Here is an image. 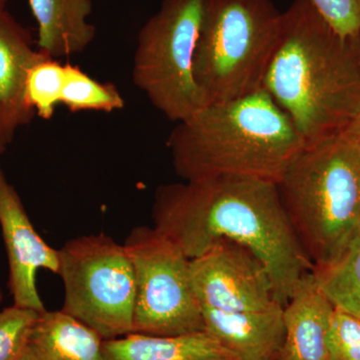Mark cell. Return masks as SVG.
Here are the masks:
<instances>
[{
    "instance_id": "1",
    "label": "cell",
    "mask_w": 360,
    "mask_h": 360,
    "mask_svg": "<svg viewBox=\"0 0 360 360\" xmlns=\"http://www.w3.org/2000/svg\"><path fill=\"white\" fill-rule=\"evenodd\" d=\"M151 217L153 229L189 259L221 239L245 245L269 270L281 307L314 267L286 217L276 182L220 175L163 184L156 189Z\"/></svg>"
},
{
    "instance_id": "2",
    "label": "cell",
    "mask_w": 360,
    "mask_h": 360,
    "mask_svg": "<svg viewBox=\"0 0 360 360\" xmlns=\"http://www.w3.org/2000/svg\"><path fill=\"white\" fill-rule=\"evenodd\" d=\"M262 89L307 144L345 131L360 115V37H340L310 0H295Z\"/></svg>"
},
{
    "instance_id": "3",
    "label": "cell",
    "mask_w": 360,
    "mask_h": 360,
    "mask_svg": "<svg viewBox=\"0 0 360 360\" xmlns=\"http://www.w3.org/2000/svg\"><path fill=\"white\" fill-rule=\"evenodd\" d=\"M167 143L175 172L184 180L233 175L276 184L307 146L264 89L207 104L177 122Z\"/></svg>"
},
{
    "instance_id": "4",
    "label": "cell",
    "mask_w": 360,
    "mask_h": 360,
    "mask_svg": "<svg viewBox=\"0 0 360 360\" xmlns=\"http://www.w3.org/2000/svg\"><path fill=\"white\" fill-rule=\"evenodd\" d=\"M276 186L314 267L330 264L359 236L360 144L352 135L343 131L307 144Z\"/></svg>"
},
{
    "instance_id": "5",
    "label": "cell",
    "mask_w": 360,
    "mask_h": 360,
    "mask_svg": "<svg viewBox=\"0 0 360 360\" xmlns=\"http://www.w3.org/2000/svg\"><path fill=\"white\" fill-rule=\"evenodd\" d=\"M281 23L270 0H206L193 59L206 105L262 89Z\"/></svg>"
},
{
    "instance_id": "6",
    "label": "cell",
    "mask_w": 360,
    "mask_h": 360,
    "mask_svg": "<svg viewBox=\"0 0 360 360\" xmlns=\"http://www.w3.org/2000/svg\"><path fill=\"white\" fill-rule=\"evenodd\" d=\"M206 0H163L137 37L132 80L167 120L180 122L206 105L193 75Z\"/></svg>"
},
{
    "instance_id": "7",
    "label": "cell",
    "mask_w": 360,
    "mask_h": 360,
    "mask_svg": "<svg viewBox=\"0 0 360 360\" xmlns=\"http://www.w3.org/2000/svg\"><path fill=\"white\" fill-rule=\"evenodd\" d=\"M59 252L63 311L103 340L134 333L135 277L124 245L106 234L70 239Z\"/></svg>"
},
{
    "instance_id": "8",
    "label": "cell",
    "mask_w": 360,
    "mask_h": 360,
    "mask_svg": "<svg viewBox=\"0 0 360 360\" xmlns=\"http://www.w3.org/2000/svg\"><path fill=\"white\" fill-rule=\"evenodd\" d=\"M123 245L134 270L132 333L175 336L205 330L191 288V259L153 227H134Z\"/></svg>"
},
{
    "instance_id": "9",
    "label": "cell",
    "mask_w": 360,
    "mask_h": 360,
    "mask_svg": "<svg viewBox=\"0 0 360 360\" xmlns=\"http://www.w3.org/2000/svg\"><path fill=\"white\" fill-rule=\"evenodd\" d=\"M189 274L201 309L259 311L279 304L264 262L236 241L221 239L191 259Z\"/></svg>"
},
{
    "instance_id": "10",
    "label": "cell",
    "mask_w": 360,
    "mask_h": 360,
    "mask_svg": "<svg viewBox=\"0 0 360 360\" xmlns=\"http://www.w3.org/2000/svg\"><path fill=\"white\" fill-rule=\"evenodd\" d=\"M0 226L9 264L8 288L13 304L44 311L37 288V272L59 274V252L45 243L28 217L18 191L0 167Z\"/></svg>"
},
{
    "instance_id": "11",
    "label": "cell",
    "mask_w": 360,
    "mask_h": 360,
    "mask_svg": "<svg viewBox=\"0 0 360 360\" xmlns=\"http://www.w3.org/2000/svg\"><path fill=\"white\" fill-rule=\"evenodd\" d=\"M47 56L33 47L32 33L6 9L0 11V127L9 134L32 122L25 101L28 71Z\"/></svg>"
},
{
    "instance_id": "12",
    "label": "cell",
    "mask_w": 360,
    "mask_h": 360,
    "mask_svg": "<svg viewBox=\"0 0 360 360\" xmlns=\"http://www.w3.org/2000/svg\"><path fill=\"white\" fill-rule=\"evenodd\" d=\"M205 330L236 360H278L285 328L283 307L259 311L201 309Z\"/></svg>"
},
{
    "instance_id": "13",
    "label": "cell",
    "mask_w": 360,
    "mask_h": 360,
    "mask_svg": "<svg viewBox=\"0 0 360 360\" xmlns=\"http://www.w3.org/2000/svg\"><path fill=\"white\" fill-rule=\"evenodd\" d=\"M333 310L311 270L303 274L283 307L285 338L278 360H329L328 333Z\"/></svg>"
},
{
    "instance_id": "14",
    "label": "cell",
    "mask_w": 360,
    "mask_h": 360,
    "mask_svg": "<svg viewBox=\"0 0 360 360\" xmlns=\"http://www.w3.org/2000/svg\"><path fill=\"white\" fill-rule=\"evenodd\" d=\"M37 23V49L51 58L80 53L96 37L89 22L92 0H30Z\"/></svg>"
},
{
    "instance_id": "15",
    "label": "cell",
    "mask_w": 360,
    "mask_h": 360,
    "mask_svg": "<svg viewBox=\"0 0 360 360\" xmlns=\"http://www.w3.org/2000/svg\"><path fill=\"white\" fill-rule=\"evenodd\" d=\"M103 340L63 310L40 312L21 360H103Z\"/></svg>"
},
{
    "instance_id": "16",
    "label": "cell",
    "mask_w": 360,
    "mask_h": 360,
    "mask_svg": "<svg viewBox=\"0 0 360 360\" xmlns=\"http://www.w3.org/2000/svg\"><path fill=\"white\" fill-rule=\"evenodd\" d=\"M103 360H236L206 330L175 336L130 333L103 340Z\"/></svg>"
},
{
    "instance_id": "17",
    "label": "cell",
    "mask_w": 360,
    "mask_h": 360,
    "mask_svg": "<svg viewBox=\"0 0 360 360\" xmlns=\"http://www.w3.org/2000/svg\"><path fill=\"white\" fill-rule=\"evenodd\" d=\"M311 271L335 309L360 319V234L340 257Z\"/></svg>"
},
{
    "instance_id": "18",
    "label": "cell",
    "mask_w": 360,
    "mask_h": 360,
    "mask_svg": "<svg viewBox=\"0 0 360 360\" xmlns=\"http://www.w3.org/2000/svg\"><path fill=\"white\" fill-rule=\"evenodd\" d=\"M60 104L72 112L94 110L110 113L122 110L125 101L115 85L101 84L82 68L68 63Z\"/></svg>"
},
{
    "instance_id": "19",
    "label": "cell",
    "mask_w": 360,
    "mask_h": 360,
    "mask_svg": "<svg viewBox=\"0 0 360 360\" xmlns=\"http://www.w3.org/2000/svg\"><path fill=\"white\" fill-rule=\"evenodd\" d=\"M65 82V65L47 56L28 71L26 103L42 120H51L60 104Z\"/></svg>"
},
{
    "instance_id": "20",
    "label": "cell",
    "mask_w": 360,
    "mask_h": 360,
    "mask_svg": "<svg viewBox=\"0 0 360 360\" xmlns=\"http://www.w3.org/2000/svg\"><path fill=\"white\" fill-rule=\"evenodd\" d=\"M39 314L14 304L0 309V360H21L28 333Z\"/></svg>"
},
{
    "instance_id": "21",
    "label": "cell",
    "mask_w": 360,
    "mask_h": 360,
    "mask_svg": "<svg viewBox=\"0 0 360 360\" xmlns=\"http://www.w3.org/2000/svg\"><path fill=\"white\" fill-rule=\"evenodd\" d=\"M329 360H360V319L333 310L328 333Z\"/></svg>"
},
{
    "instance_id": "22",
    "label": "cell",
    "mask_w": 360,
    "mask_h": 360,
    "mask_svg": "<svg viewBox=\"0 0 360 360\" xmlns=\"http://www.w3.org/2000/svg\"><path fill=\"white\" fill-rule=\"evenodd\" d=\"M323 20L342 37H360V0H310Z\"/></svg>"
},
{
    "instance_id": "23",
    "label": "cell",
    "mask_w": 360,
    "mask_h": 360,
    "mask_svg": "<svg viewBox=\"0 0 360 360\" xmlns=\"http://www.w3.org/2000/svg\"><path fill=\"white\" fill-rule=\"evenodd\" d=\"M14 135L9 134L7 130L0 127V155L6 153L7 146L13 141Z\"/></svg>"
},
{
    "instance_id": "24",
    "label": "cell",
    "mask_w": 360,
    "mask_h": 360,
    "mask_svg": "<svg viewBox=\"0 0 360 360\" xmlns=\"http://www.w3.org/2000/svg\"><path fill=\"white\" fill-rule=\"evenodd\" d=\"M345 132L349 135H352V136L356 139V141H359L360 144V115L357 116L356 118H355L354 122L350 123L349 127L345 129Z\"/></svg>"
},
{
    "instance_id": "25",
    "label": "cell",
    "mask_w": 360,
    "mask_h": 360,
    "mask_svg": "<svg viewBox=\"0 0 360 360\" xmlns=\"http://www.w3.org/2000/svg\"><path fill=\"white\" fill-rule=\"evenodd\" d=\"M9 0H0V11H4V9H6L7 2Z\"/></svg>"
}]
</instances>
